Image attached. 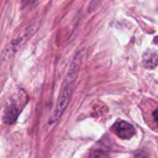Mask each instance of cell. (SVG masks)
<instances>
[{
    "label": "cell",
    "instance_id": "6da1fadb",
    "mask_svg": "<svg viewBox=\"0 0 158 158\" xmlns=\"http://www.w3.org/2000/svg\"><path fill=\"white\" fill-rule=\"evenodd\" d=\"M81 63V54L77 53L70 64L69 69L68 71L67 77L65 79V81L63 83V86H62V89H61V92H60V94H59V97L57 100L56 108L54 113V120L55 121L56 119H58L60 118V116L63 114L64 110L66 109V107L70 100V97L72 95V93L74 91V87L76 84L78 74L80 71Z\"/></svg>",
    "mask_w": 158,
    "mask_h": 158
},
{
    "label": "cell",
    "instance_id": "7a4b0ae2",
    "mask_svg": "<svg viewBox=\"0 0 158 158\" xmlns=\"http://www.w3.org/2000/svg\"><path fill=\"white\" fill-rule=\"evenodd\" d=\"M113 131L115 132L116 135H118L119 138L124 139V140L131 139L135 134L134 127L131 124L123 120L118 121L117 123L114 124Z\"/></svg>",
    "mask_w": 158,
    "mask_h": 158
},
{
    "label": "cell",
    "instance_id": "3957f363",
    "mask_svg": "<svg viewBox=\"0 0 158 158\" xmlns=\"http://www.w3.org/2000/svg\"><path fill=\"white\" fill-rule=\"evenodd\" d=\"M143 64L146 69H155L158 65V55L154 50H147L143 56Z\"/></svg>",
    "mask_w": 158,
    "mask_h": 158
},
{
    "label": "cell",
    "instance_id": "277c9868",
    "mask_svg": "<svg viewBox=\"0 0 158 158\" xmlns=\"http://www.w3.org/2000/svg\"><path fill=\"white\" fill-rule=\"evenodd\" d=\"M19 114V109L16 106V105H14V104L11 105L7 108V110L6 112V115H5V121H6V123H9V124L13 123L17 119Z\"/></svg>",
    "mask_w": 158,
    "mask_h": 158
},
{
    "label": "cell",
    "instance_id": "5b68a950",
    "mask_svg": "<svg viewBox=\"0 0 158 158\" xmlns=\"http://www.w3.org/2000/svg\"><path fill=\"white\" fill-rule=\"evenodd\" d=\"M90 158H108V156L102 151H93L90 155Z\"/></svg>",
    "mask_w": 158,
    "mask_h": 158
},
{
    "label": "cell",
    "instance_id": "8992f818",
    "mask_svg": "<svg viewBox=\"0 0 158 158\" xmlns=\"http://www.w3.org/2000/svg\"><path fill=\"white\" fill-rule=\"evenodd\" d=\"M133 158H148V156L146 155L145 152H143V151H139L138 153H136L134 155Z\"/></svg>",
    "mask_w": 158,
    "mask_h": 158
},
{
    "label": "cell",
    "instance_id": "52a82bcc",
    "mask_svg": "<svg viewBox=\"0 0 158 158\" xmlns=\"http://www.w3.org/2000/svg\"><path fill=\"white\" fill-rule=\"evenodd\" d=\"M153 117H154V118H155V120H156V122L157 123L158 125V108L153 113Z\"/></svg>",
    "mask_w": 158,
    "mask_h": 158
},
{
    "label": "cell",
    "instance_id": "ba28073f",
    "mask_svg": "<svg viewBox=\"0 0 158 158\" xmlns=\"http://www.w3.org/2000/svg\"><path fill=\"white\" fill-rule=\"evenodd\" d=\"M154 41H155V43H156V44H158V36H156V37L155 38V40H154Z\"/></svg>",
    "mask_w": 158,
    "mask_h": 158
},
{
    "label": "cell",
    "instance_id": "9c48e42d",
    "mask_svg": "<svg viewBox=\"0 0 158 158\" xmlns=\"http://www.w3.org/2000/svg\"><path fill=\"white\" fill-rule=\"evenodd\" d=\"M23 1H28V0H23Z\"/></svg>",
    "mask_w": 158,
    "mask_h": 158
}]
</instances>
